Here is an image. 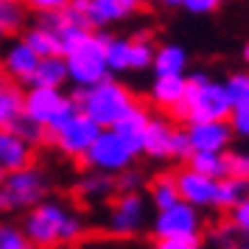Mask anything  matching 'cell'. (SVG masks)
I'll return each instance as SVG.
<instances>
[{
	"label": "cell",
	"mask_w": 249,
	"mask_h": 249,
	"mask_svg": "<svg viewBox=\"0 0 249 249\" xmlns=\"http://www.w3.org/2000/svg\"><path fill=\"white\" fill-rule=\"evenodd\" d=\"M249 179H232V177H224L218 179V191H215V207H235L244 196L249 193Z\"/></svg>",
	"instance_id": "25"
},
{
	"label": "cell",
	"mask_w": 249,
	"mask_h": 249,
	"mask_svg": "<svg viewBox=\"0 0 249 249\" xmlns=\"http://www.w3.org/2000/svg\"><path fill=\"white\" fill-rule=\"evenodd\" d=\"M230 126H232V132L249 137V101H241V104L232 107V112H230Z\"/></svg>",
	"instance_id": "34"
},
{
	"label": "cell",
	"mask_w": 249,
	"mask_h": 249,
	"mask_svg": "<svg viewBox=\"0 0 249 249\" xmlns=\"http://www.w3.org/2000/svg\"><path fill=\"white\" fill-rule=\"evenodd\" d=\"M193 154V146H191V137H188V129H177L174 135V157H191Z\"/></svg>",
	"instance_id": "38"
},
{
	"label": "cell",
	"mask_w": 249,
	"mask_h": 249,
	"mask_svg": "<svg viewBox=\"0 0 249 249\" xmlns=\"http://www.w3.org/2000/svg\"><path fill=\"white\" fill-rule=\"evenodd\" d=\"M188 92V79L185 76H157L151 84V101L157 104L160 109L177 112L185 101Z\"/></svg>",
	"instance_id": "16"
},
{
	"label": "cell",
	"mask_w": 249,
	"mask_h": 249,
	"mask_svg": "<svg viewBox=\"0 0 249 249\" xmlns=\"http://www.w3.org/2000/svg\"><path fill=\"white\" fill-rule=\"evenodd\" d=\"M98 135H101V126L79 109L68 124L62 126V129H56L51 137H53V143H56V148L62 151V154L84 160V154L90 151V146L95 143Z\"/></svg>",
	"instance_id": "9"
},
{
	"label": "cell",
	"mask_w": 249,
	"mask_h": 249,
	"mask_svg": "<svg viewBox=\"0 0 249 249\" xmlns=\"http://www.w3.org/2000/svg\"><path fill=\"white\" fill-rule=\"evenodd\" d=\"M224 87H227V95H230L232 107L241 104V101H249V73H235V76H230Z\"/></svg>",
	"instance_id": "32"
},
{
	"label": "cell",
	"mask_w": 249,
	"mask_h": 249,
	"mask_svg": "<svg viewBox=\"0 0 249 249\" xmlns=\"http://www.w3.org/2000/svg\"><path fill=\"white\" fill-rule=\"evenodd\" d=\"M115 191H118V185H115L112 174H104V171H92L79 182V196L87 202H101L107 196H112Z\"/></svg>",
	"instance_id": "24"
},
{
	"label": "cell",
	"mask_w": 249,
	"mask_h": 249,
	"mask_svg": "<svg viewBox=\"0 0 249 249\" xmlns=\"http://www.w3.org/2000/svg\"><path fill=\"white\" fill-rule=\"evenodd\" d=\"M188 137L193 151H227L232 140V126L230 121H199L188 124Z\"/></svg>",
	"instance_id": "13"
},
{
	"label": "cell",
	"mask_w": 249,
	"mask_h": 249,
	"mask_svg": "<svg viewBox=\"0 0 249 249\" xmlns=\"http://www.w3.org/2000/svg\"><path fill=\"white\" fill-rule=\"evenodd\" d=\"M230 249H249V241H241V238H238V241H235Z\"/></svg>",
	"instance_id": "41"
},
{
	"label": "cell",
	"mask_w": 249,
	"mask_h": 249,
	"mask_svg": "<svg viewBox=\"0 0 249 249\" xmlns=\"http://www.w3.org/2000/svg\"><path fill=\"white\" fill-rule=\"evenodd\" d=\"M14 132H17V135L23 137L25 143H31V146L48 137V129H45V126H39L36 121H31V118H25V115L20 118V121H17V124H14Z\"/></svg>",
	"instance_id": "31"
},
{
	"label": "cell",
	"mask_w": 249,
	"mask_h": 249,
	"mask_svg": "<svg viewBox=\"0 0 249 249\" xmlns=\"http://www.w3.org/2000/svg\"><path fill=\"white\" fill-rule=\"evenodd\" d=\"M23 3H25V9L42 14V17L56 14V12H65V9L70 6V0H23Z\"/></svg>",
	"instance_id": "36"
},
{
	"label": "cell",
	"mask_w": 249,
	"mask_h": 249,
	"mask_svg": "<svg viewBox=\"0 0 249 249\" xmlns=\"http://www.w3.org/2000/svg\"><path fill=\"white\" fill-rule=\"evenodd\" d=\"M177 188H179V199L193 204V207H215V191H218V179H210L193 168H182L177 174Z\"/></svg>",
	"instance_id": "12"
},
{
	"label": "cell",
	"mask_w": 249,
	"mask_h": 249,
	"mask_svg": "<svg viewBox=\"0 0 249 249\" xmlns=\"http://www.w3.org/2000/svg\"><path fill=\"white\" fill-rule=\"evenodd\" d=\"M0 188L6 193L9 207H36L48 193V179L42 171L25 165L20 171H9Z\"/></svg>",
	"instance_id": "7"
},
{
	"label": "cell",
	"mask_w": 249,
	"mask_h": 249,
	"mask_svg": "<svg viewBox=\"0 0 249 249\" xmlns=\"http://www.w3.org/2000/svg\"><path fill=\"white\" fill-rule=\"evenodd\" d=\"M39 53L28 45L25 39H14L12 45L6 48V53L0 56V65H3V76H9L17 84H31L36 68H39Z\"/></svg>",
	"instance_id": "11"
},
{
	"label": "cell",
	"mask_w": 249,
	"mask_h": 249,
	"mask_svg": "<svg viewBox=\"0 0 249 249\" xmlns=\"http://www.w3.org/2000/svg\"><path fill=\"white\" fill-rule=\"evenodd\" d=\"M3 179H6V171L0 168V185H3Z\"/></svg>",
	"instance_id": "46"
},
{
	"label": "cell",
	"mask_w": 249,
	"mask_h": 249,
	"mask_svg": "<svg viewBox=\"0 0 249 249\" xmlns=\"http://www.w3.org/2000/svg\"><path fill=\"white\" fill-rule=\"evenodd\" d=\"M230 224L235 227L241 235L249 238V193L235 204V207H232V213H230Z\"/></svg>",
	"instance_id": "33"
},
{
	"label": "cell",
	"mask_w": 249,
	"mask_h": 249,
	"mask_svg": "<svg viewBox=\"0 0 249 249\" xmlns=\"http://www.w3.org/2000/svg\"><path fill=\"white\" fill-rule=\"evenodd\" d=\"M23 39L34 48L42 59H45V56H62V39H59L56 28H53V25H48L45 20H42L39 25H34V28H28Z\"/></svg>",
	"instance_id": "21"
},
{
	"label": "cell",
	"mask_w": 249,
	"mask_h": 249,
	"mask_svg": "<svg viewBox=\"0 0 249 249\" xmlns=\"http://www.w3.org/2000/svg\"><path fill=\"white\" fill-rule=\"evenodd\" d=\"M9 207V202H6V193H3V188H0V213Z\"/></svg>",
	"instance_id": "42"
},
{
	"label": "cell",
	"mask_w": 249,
	"mask_h": 249,
	"mask_svg": "<svg viewBox=\"0 0 249 249\" xmlns=\"http://www.w3.org/2000/svg\"><path fill=\"white\" fill-rule=\"evenodd\" d=\"M244 62L249 65V42H247V48H244Z\"/></svg>",
	"instance_id": "45"
},
{
	"label": "cell",
	"mask_w": 249,
	"mask_h": 249,
	"mask_svg": "<svg viewBox=\"0 0 249 249\" xmlns=\"http://www.w3.org/2000/svg\"><path fill=\"white\" fill-rule=\"evenodd\" d=\"M135 12L126 0H87V20L92 28H104L109 23H118Z\"/></svg>",
	"instance_id": "18"
},
{
	"label": "cell",
	"mask_w": 249,
	"mask_h": 249,
	"mask_svg": "<svg viewBox=\"0 0 249 249\" xmlns=\"http://www.w3.org/2000/svg\"><path fill=\"white\" fill-rule=\"evenodd\" d=\"M146 221V202L140 193H121L109 207V232L115 235H132Z\"/></svg>",
	"instance_id": "10"
},
{
	"label": "cell",
	"mask_w": 249,
	"mask_h": 249,
	"mask_svg": "<svg viewBox=\"0 0 249 249\" xmlns=\"http://www.w3.org/2000/svg\"><path fill=\"white\" fill-rule=\"evenodd\" d=\"M25 238L34 244V249H51L56 244H73L84 232V224L76 213H70L59 202H39L31 207L23 227Z\"/></svg>",
	"instance_id": "1"
},
{
	"label": "cell",
	"mask_w": 249,
	"mask_h": 249,
	"mask_svg": "<svg viewBox=\"0 0 249 249\" xmlns=\"http://www.w3.org/2000/svg\"><path fill=\"white\" fill-rule=\"evenodd\" d=\"M107 65H109V73L129 70V39H124V36L107 39Z\"/></svg>",
	"instance_id": "28"
},
{
	"label": "cell",
	"mask_w": 249,
	"mask_h": 249,
	"mask_svg": "<svg viewBox=\"0 0 249 249\" xmlns=\"http://www.w3.org/2000/svg\"><path fill=\"white\" fill-rule=\"evenodd\" d=\"M3 3H6V0H0V6H3Z\"/></svg>",
	"instance_id": "49"
},
{
	"label": "cell",
	"mask_w": 249,
	"mask_h": 249,
	"mask_svg": "<svg viewBox=\"0 0 249 249\" xmlns=\"http://www.w3.org/2000/svg\"><path fill=\"white\" fill-rule=\"evenodd\" d=\"M23 23H25V3L23 0H6L0 6V25H3V31L14 34V31L23 28Z\"/></svg>",
	"instance_id": "29"
},
{
	"label": "cell",
	"mask_w": 249,
	"mask_h": 249,
	"mask_svg": "<svg viewBox=\"0 0 249 249\" xmlns=\"http://www.w3.org/2000/svg\"><path fill=\"white\" fill-rule=\"evenodd\" d=\"M218 3H221V0H185L182 6L191 14H210V12L218 9Z\"/></svg>",
	"instance_id": "39"
},
{
	"label": "cell",
	"mask_w": 249,
	"mask_h": 249,
	"mask_svg": "<svg viewBox=\"0 0 249 249\" xmlns=\"http://www.w3.org/2000/svg\"><path fill=\"white\" fill-rule=\"evenodd\" d=\"M76 112H79L76 98H68L56 87H31L25 92V118L45 126L48 135L62 129Z\"/></svg>",
	"instance_id": "5"
},
{
	"label": "cell",
	"mask_w": 249,
	"mask_h": 249,
	"mask_svg": "<svg viewBox=\"0 0 249 249\" xmlns=\"http://www.w3.org/2000/svg\"><path fill=\"white\" fill-rule=\"evenodd\" d=\"M126 3H129V6H132V9H137V6H140V3H143V0H126Z\"/></svg>",
	"instance_id": "44"
},
{
	"label": "cell",
	"mask_w": 249,
	"mask_h": 249,
	"mask_svg": "<svg viewBox=\"0 0 249 249\" xmlns=\"http://www.w3.org/2000/svg\"><path fill=\"white\" fill-rule=\"evenodd\" d=\"M151 202H154L157 210H165L171 204L182 202L179 188H177V177H160V179H154V185H151Z\"/></svg>",
	"instance_id": "27"
},
{
	"label": "cell",
	"mask_w": 249,
	"mask_h": 249,
	"mask_svg": "<svg viewBox=\"0 0 249 249\" xmlns=\"http://www.w3.org/2000/svg\"><path fill=\"white\" fill-rule=\"evenodd\" d=\"M148 121H151V115H148L143 107H135V109H132L129 115H124V118L112 126V129L124 137L129 146L135 148L137 154H140V151H143V137H146Z\"/></svg>",
	"instance_id": "19"
},
{
	"label": "cell",
	"mask_w": 249,
	"mask_h": 249,
	"mask_svg": "<svg viewBox=\"0 0 249 249\" xmlns=\"http://www.w3.org/2000/svg\"><path fill=\"white\" fill-rule=\"evenodd\" d=\"M227 177H232V179H249V157L247 154H235V151L227 154Z\"/></svg>",
	"instance_id": "35"
},
{
	"label": "cell",
	"mask_w": 249,
	"mask_h": 249,
	"mask_svg": "<svg viewBox=\"0 0 249 249\" xmlns=\"http://www.w3.org/2000/svg\"><path fill=\"white\" fill-rule=\"evenodd\" d=\"M174 135H177V126H171L165 118H151L143 137V154L154 160L174 157Z\"/></svg>",
	"instance_id": "14"
},
{
	"label": "cell",
	"mask_w": 249,
	"mask_h": 249,
	"mask_svg": "<svg viewBox=\"0 0 249 249\" xmlns=\"http://www.w3.org/2000/svg\"><path fill=\"white\" fill-rule=\"evenodd\" d=\"M76 104L87 118H92L101 129H112L124 115H129L137 107L135 95L126 90L121 81L104 79L92 87H79Z\"/></svg>",
	"instance_id": "2"
},
{
	"label": "cell",
	"mask_w": 249,
	"mask_h": 249,
	"mask_svg": "<svg viewBox=\"0 0 249 249\" xmlns=\"http://www.w3.org/2000/svg\"><path fill=\"white\" fill-rule=\"evenodd\" d=\"M230 112H232V101L224 84L210 81L204 73H193L188 79L185 101L174 115H179L188 124H199V121H230Z\"/></svg>",
	"instance_id": "3"
},
{
	"label": "cell",
	"mask_w": 249,
	"mask_h": 249,
	"mask_svg": "<svg viewBox=\"0 0 249 249\" xmlns=\"http://www.w3.org/2000/svg\"><path fill=\"white\" fill-rule=\"evenodd\" d=\"M188 168L199 171L210 179H224L227 177V151H193L188 157Z\"/></svg>",
	"instance_id": "23"
},
{
	"label": "cell",
	"mask_w": 249,
	"mask_h": 249,
	"mask_svg": "<svg viewBox=\"0 0 249 249\" xmlns=\"http://www.w3.org/2000/svg\"><path fill=\"white\" fill-rule=\"evenodd\" d=\"M154 249H199V241H182V238H157Z\"/></svg>",
	"instance_id": "40"
},
{
	"label": "cell",
	"mask_w": 249,
	"mask_h": 249,
	"mask_svg": "<svg viewBox=\"0 0 249 249\" xmlns=\"http://www.w3.org/2000/svg\"><path fill=\"white\" fill-rule=\"evenodd\" d=\"M0 249H34V244L25 238L23 230L12 224H0Z\"/></svg>",
	"instance_id": "30"
},
{
	"label": "cell",
	"mask_w": 249,
	"mask_h": 249,
	"mask_svg": "<svg viewBox=\"0 0 249 249\" xmlns=\"http://www.w3.org/2000/svg\"><path fill=\"white\" fill-rule=\"evenodd\" d=\"M65 81H70L65 56H45L39 59V68L31 79V87H56V90H62Z\"/></svg>",
	"instance_id": "20"
},
{
	"label": "cell",
	"mask_w": 249,
	"mask_h": 249,
	"mask_svg": "<svg viewBox=\"0 0 249 249\" xmlns=\"http://www.w3.org/2000/svg\"><path fill=\"white\" fill-rule=\"evenodd\" d=\"M6 36H9V34H6V31H3V25H0V39H6Z\"/></svg>",
	"instance_id": "47"
},
{
	"label": "cell",
	"mask_w": 249,
	"mask_h": 249,
	"mask_svg": "<svg viewBox=\"0 0 249 249\" xmlns=\"http://www.w3.org/2000/svg\"><path fill=\"white\" fill-rule=\"evenodd\" d=\"M151 68H154L157 76H185L188 53H185V48H179V45H162V48H157Z\"/></svg>",
	"instance_id": "22"
},
{
	"label": "cell",
	"mask_w": 249,
	"mask_h": 249,
	"mask_svg": "<svg viewBox=\"0 0 249 249\" xmlns=\"http://www.w3.org/2000/svg\"><path fill=\"white\" fill-rule=\"evenodd\" d=\"M31 165V143H25L14 129H0V168L20 171Z\"/></svg>",
	"instance_id": "15"
},
{
	"label": "cell",
	"mask_w": 249,
	"mask_h": 249,
	"mask_svg": "<svg viewBox=\"0 0 249 249\" xmlns=\"http://www.w3.org/2000/svg\"><path fill=\"white\" fill-rule=\"evenodd\" d=\"M202 232V218L199 207L188 202H177L160 210L154 218V235L157 238H182V241H199Z\"/></svg>",
	"instance_id": "8"
},
{
	"label": "cell",
	"mask_w": 249,
	"mask_h": 249,
	"mask_svg": "<svg viewBox=\"0 0 249 249\" xmlns=\"http://www.w3.org/2000/svg\"><path fill=\"white\" fill-rule=\"evenodd\" d=\"M160 3H165V6H182L185 0H160Z\"/></svg>",
	"instance_id": "43"
},
{
	"label": "cell",
	"mask_w": 249,
	"mask_h": 249,
	"mask_svg": "<svg viewBox=\"0 0 249 249\" xmlns=\"http://www.w3.org/2000/svg\"><path fill=\"white\" fill-rule=\"evenodd\" d=\"M115 185H118V191H121V193H137V191H140V185H143V177H140L137 171L126 168V171L118 174Z\"/></svg>",
	"instance_id": "37"
},
{
	"label": "cell",
	"mask_w": 249,
	"mask_h": 249,
	"mask_svg": "<svg viewBox=\"0 0 249 249\" xmlns=\"http://www.w3.org/2000/svg\"><path fill=\"white\" fill-rule=\"evenodd\" d=\"M154 53L157 48L151 45V39L146 34H137L135 39H129V70H146L154 65Z\"/></svg>",
	"instance_id": "26"
},
{
	"label": "cell",
	"mask_w": 249,
	"mask_h": 249,
	"mask_svg": "<svg viewBox=\"0 0 249 249\" xmlns=\"http://www.w3.org/2000/svg\"><path fill=\"white\" fill-rule=\"evenodd\" d=\"M107 39L104 34H84L65 53L70 81L76 87H92L98 81L109 79V65H107Z\"/></svg>",
	"instance_id": "4"
},
{
	"label": "cell",
	"mask_w": 249,
	"mask_h": 249,
	"mask_svg": "<svg viewBox=\"0 0 249 249\" xmlns=\"http://www.w3.org/2000/svg\"><path fill=\"white\" fill-rule=\"evenodd\" d=\"M137 151L115 129H101V135L95 137L90 151L84 154V162L92 171H104V174H121L132 165Z\"/></svg>",
	"instance_id": "6"
},
{
	"label": "cell",
	"mask_w": 249,
	"mask_h": 249,
	"mask_svg": "<svg viewBox=\"0 0 249 249\" xmlns=\"http://www.w3.org/2000/svg\"><path fill=\"white\" fill-rule=\"evenodd\" d=\"M25 115V92L17 81L0 79V129H14Z\"/></svg>",
	"instance_id": "17"
},
{
	"label": "cell",
	"mask_w": 249,
	"mask_h": 249,
	"mask_svg": "<svg viewBox=\"0 0 249 249\" xmlns=\"http://www.w3.org/2000/svg\"><path fill=\"white\" fill-rule=\"evenodd\" d=\"M0 79H3V65H0Z\"/></svg>",
	"instance_id": "48"
}]
</instances>
